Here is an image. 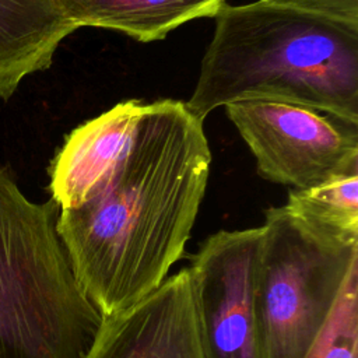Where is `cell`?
I'll return each instance as SVG.
<instances>
[{"label":"cell","instance_id":"1","mask_svg":"<svg viewBox=\"0 0 358 358\" xmlns=\"http://www.w3.org/2000/svg\"><path fill=\"white\" fill-rule=\"evenodd\" d=\"M211 152L186 102L145 103L115 164L57 234L74 274L102 316L155 291L180 260L206 192Z\"/></svg>","mask_w":358,"mask_h":358},{"label":"cell","instance_id":"2","mask_svg":"<svg viewBox=\"0 0 358 358\" xmlns=\"http://www.w3.org/2000/svg\"><path fill=\"white\" fill-rule=\"evenodd\" d=\"M190 112L246 99L306 106L358 124V25L257 0L224 4Z\"/></svg>","mask_w":358,"mask_h":358},{"label":"cell","instance_id":"3","mask_svg":"<svg viewBox=\"0 0 358 358\" xmlns=\"http://www.w3.org/2000/svg\"><path fill=\"white\" fill-rule=\"evenodd\" d=\"M57 215L52 199L32 201L0 165V358H85L101 327Z\"/></svg>","mask_w":358,"mask_h":358},{"label":"cell","instance_id":"4","mask_svg":"<svg viewBox=\"0 0 358 358\" xmlns=\"http://www.w3.org/2000/svg\"><path fill=\"white\" fill-rule=\"evenodd\" d=\"M355 263L358 234L266 210L252 282L259 358H303Z\"/></svg>","mask_w":358,"mask_h":358},{"label":"cell","instance_id":"5","mask_svg":"<svg viewBox=\"0 0 358 358\" xmlns=\"http://www.w3.org/2000/svg\"><path fill=\"white\" fill-rule=\"evenodd\" d=\"M267 180L308 189L358 172V124L306 106L246 99L225 105Z\"/></svg>","mask_w":358,"mask_h":358},{"label":"cell","instance_id":"6","mask_svg":"<svg viewBox=\"0 0 358 358\" xmlns=\"http://www.w3.org/2000/svg\"><path fill=\"white\" fill-rule=\"evenodd\" d=\"M260 236L262 227L218 231L190 259L206 358H259L252 282Z\"/></svg>","mask_w":358,"mask_h":358},{"label":"cell","instance_id":"7","mask_svg":"<svg viewBox=\"0 0 358 358\" xmlns=\"http://www.w3.org/2000/svg\"><path fill=\"white\" fill-rule=\"evenodd\" d=\"M85 358H206L190 270L183 267L137 303L105 316Z\"/></svg>","mask_w":358,"mask_h":358},{"label":"cell","instance_id":"8","mask_svg":"<svg viewBox=\"0 0 358 358\" xmlns=\"http://www.w3.org/2000/svg\"><path fill=\"white\" fill-rule=\"evenodd\" d=\"M144 102L129 99L76 127L49 166L50 199L59 210L78 206L115 164L131 136Z\"/></svg>","mask_w":358,"mask_h":358},{"label":"cell","instance_id":"9","mask_svg":"<svg viewBox=\"0 0 358 358\" xmlns=\"http://www.w3.org/2000/svg\"><path fill=\"white\" fill-rule=\"evenodd\" d=\"M78 29L57 0H0V99L46 70L62 41Z\"/></svg>","mask_w":358,"mask_h":358},{"label":"cell","instance_id":"10","mask_svg":"<svg viewBox=\"0 0 358 358\" xmlns=\"http://www.w3.org/2000/svg\"><path fill=\"white\" fill-rule=\"evenodd\" d=\"M77 28L119 31L140 42L164 39L187 21L214 17L227 0H57Z\"/></svg>","mask_w":358,"mask_h":358},{"label":"cell","instance_id":"11","mask_svg":"<svg viewBox=\"0 0 358 358\" xmlns=\"http://www.w3.org/2000/svg\"><path fill=\"white\" fill-rule=\"evenodd\" d=\"M285 206L320 225L358 234V172L308 189H292Z\"/></svg>","mask_w":358,"mask_h":358},{"label":"cell","instance_id":"12","mask_svg":"<svg viewBox=\"0 0 358 358\" xmlns=\"http://www.w3.org/2000/svg\"><path fill=\"white\" fill-rule=\"evenodd\" d=\"M303 358H358V263L351 267L329 319Z\"/></svg>","mask_w":358,"mask_h":358},{"label":"cell","instance_id":"13","mask_svg":"<svg viewBox=\"0 0 358 358\" xmlns=\"http://www.w3.org/2000/svg\"><path fill=\"white\" fill-rule=\"evenodd\" d=\"M284 7L358 25V0H266Z\"/></svg>","mask_w":358,"mask_h":358}]
</instances>
